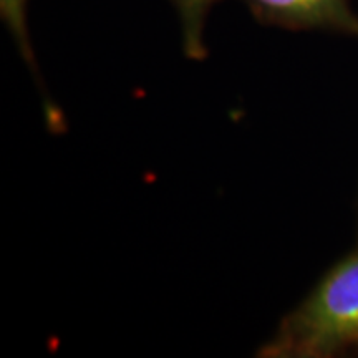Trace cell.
<instances>
[{"label": "cell", "instance_id": "7a4b0ae2", "mask_svg": "<svg viewBox=\"0 0 358 358\" xmlns=\"http://www.w3.org/2000/svg\"><path fill=\"white\" fill-rule=\"evenodd\" d=\"M264 25L301 32H330L358 40V13L350 0H243Z\"/></svg>", "mask_w": 358, "mask_h": 358}, {"label": "cell", "instance_id": "5b68a950", "mask_svg": "<svg viewBox=\"0 0 358 358\" xmlns=\"http://www.w3.org/2000/svg\"><path fill=\"white\" fill-rule=\"evenodd\" d=\"M355 357H358V352H357V353H355Z\"/></svg>", "mask_w": 358, "mask_h": 358}, {"label": "cell", "instance_id": "6da1fadb", "mask_svg": "<svg viewBox=\"0 0 358 358\" xmlns=\"http://www.w3.org/2000/svg\"><path fill=\"white\" fill-rule=\"evenodd\" d=\"M358 352V243L340 257L259 348L262 358H334Z\"/></svg>", "mask_w": 358, "mask_h": 358}, {"label": "cell", "instance_id": "3957f363", "mask_svg": "<svg viewBox=\"0 0 358 358\" xmlns=\"http://www.w3.org/2000/svg\"><path fill=\"white\" fill-rule=\"evenodd\" d=\"M219 0H171L176 10L181 48L189 60L201 62L208 57L204 32L211 8Z\"/></svg>", "mask_w": 358, "mask_h": 358}, {"label": "cell", "instance_id": "277c9868", "mask_svg": "<svg viewBox=\"0 0 358 358\" xmlns=\"http://www.w3.org/2000/svg\"><path fill=\"white\" fill-rule=\"evenodd\" d=\"M27 6L29 0H0V19L10 34L13 43L19 48L20 57L37 73V62L32 40H30L29 24H27Z\"/></svg>", "mask_w": 358, "mask_h": 358}]
</instances>
